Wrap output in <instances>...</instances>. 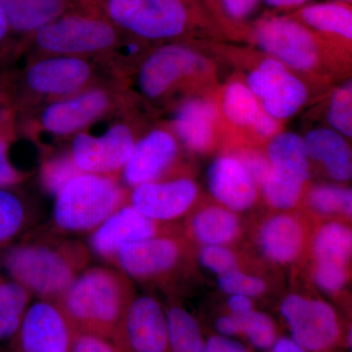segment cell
<instances>
[{
  "instance_id": "cell-45",
  "label": "cell",
  "mask_w": 352,
  "mask_h": 352,
  "mask_svg": "<svg viewBox=\"0 0 352 352\" xmlns=\"http://www.w3.org/2000/svg\"><path fill=\"white\" fill-rule=\"evenodd\" d=\"M15 113L0 94V136H15Z\"/></svg>"
},
{
  "instance_id": "cell-38",
  "label": "cell",
  "mask_w": 352,
  "mask_h": 352,
  "mask_svg": "<svg viewBox=\"0 0 352 352\" xmlns=\"http://www.w3.org/2000/svg\"><path fill=\"white\" fill-rule=\"evenodd\" d=\"M19 59V44L14 38L3 7L0 3V74Z\"/></svg>"
},
{
  "instance_id": "cell-48",
  "label": "cell",
  "mask_w": 352,
  "mask_h": 352,
  "mask_svg": "<svg viewBox=\"0 0 352 352\" xmlns=\"http://www.w3.org/2000/svg\"><path fill=\"white\" fill-rule=\"evenodd\" d=\"M270 352H309L296 344L291 338L279 337Z\"/></svg>"
},
{
  "instance_id": "cell-33",
  "label": "cell",
  "mask_w": 352,
  "mask_h": 352,
  "mask_svg": "<svg viewBox=\"0 0 352 352\" xmlns=\"http://www.w3.org/2000/svg\"><path fill=\"white\" fill-rule=\"evenodd\" d=\"M80 173L68 149L55 154L47 152L41 164V182L48 193L56 197L69 180Z\"/></svg>"
},
{
  "instance_id": "cell-39",
  "label": "cell",
  "mask_w": 352,
  "mask_h": 352,
  "mask_svg": "<svg viewBox=\"0 0 352 352\" xmlns=\"http://www.w3.org/2000/svg\"><path fill=\"white\" fill-rule=\"evenodd\" d=\"M69 352H122L112 340L95 333H74Z\"/></svg>"
},
{
  "instance_id": "cell-50",
  "label": "cell",
  "mask_w": 352,
  "mask_h": 352,
  "mask_svg": "<svg viewBox=\"0 0 352 352\" xmlns=\"http://www.w3.org/2000/svg\"><path fill=\"white\" fill-rule=\"evenodd\" d=\"M205 2L206 6L208 7L212 12L215 14L217 18L220 20V22H226L224 20L223 14H222L221 6H220L219 0H203Z\"/></svg>"
},
{
  "instance_id": "cell-49",
  "label": "cell",
  "mask_w": 352,
  "mask_h": 352,
  "mask_svg": "<svg viewBox=\"0 0 352 352\" xmlns=\"http://www.w3.org/2000/svg\"><path fill=\"white\" fill-rule=\"evenodd\" d=\"M308 0H264L266 6L277 10H287V9L300 8L305 6Z\"/></svg>"
},
{
  "instance_id": "cell-4",
  "label": "cell",
  "mask_w": 352,
  "mask_h": 352,
  "mask_svg": "<svg viewBox=\"0 0 352 352\" xmlns=\"http://www.w3.org/2000/svg\"><path fill=\"white\" fill-rule=\"evenodd\" d=\"M126 85L107 82L43 104L15 116L16 132L41 145L50 139L54 144L69 141L131 104Z\"/></svg>"
},
{
  "instance_id": "cell-13",
  "label": "cell",
  "mask_w": 352,
  "mask_h": 352,
  "mask_svg": "<svg viewBox=\"0 0 352 352\" xmlns=\"http://www.w3.org/2000/svg\"><path fill=\"white\" fill-rule=\"evenodd\" d=\"M112 340L122 352H170L168 318L156 298L132 300Z\"/></svg>"
},
{
  "instance_id": "cell-37",
  "label": "cell",
  "mask_w": 352,
  "mask_h": 352,
  "mask_svg": "<svg viewBox=\"0 0 352 352\" xmlns=\"http://www.w3.org/2000/svg\"><path fill=\"white\" fill-rule=\"evenodd\" d=\"M200 261L205 267L219 276L239 270L235 254L224 245H206L201 250Z\"/></svg>"
},
{
  "instance_id": "cell-30",
  "label": "cell",
  "mask_w": 352,
  "mask_h": 352,
  "mask_svg": "<svg viewBox=\"0 0 352 352\" xmlns=\"http://www.w3.org/2000/svg\"><path fill=\"white\" fill-rule=\"evenodd\" d=\"M166 318L170 352H206V340L193 315L184 308L173 307Z\"/></svg>"
},
{
  "instance_id": "cell-16",
  "label": "cell",
  "mask_w": 352,
  "mask_h": 352,
  "mask_svg": "<svg viewBox=\"0 0 352 352\" xmlns=\"http://www.w3.org/2000/svg\"><path fill=\"white\" fill-rule=\"evenodd\" d=\"M198 196V187L189 178H173L133 187L129 204L148 219L170 221L184 214Z\"/></svg>"
},
{
  "instance_id": "cell-40",
  "label": "cell",
  "mask_w": 352,
  "mask_h": 352,
  "mask_svg": "<svg viewBox=\"0 0 352 352\" xmlns=\"http://www.w3.org/2000/svg\"><path fill=\"white\" fill-rule=\"evenodd\" d=\"M234 157L244 166L245 170L251 175L254 183L261 186L270 171L268 157L252 150L238 152Z\"/></svg>"
},
{
  "instance_id": "cell-15",
  "label": "cell",
  "mask_w": 352,
  "mask_h": 352,
  "mask_svg": "<svg viewBox=\"0 0 352 352\" xmlns=\"http://www.w3.org/2000/svg\"><path fill=\"white\" fill-rule=\"evenodd\" d=\"M74 329L58 303L30 305L15 337V352H69Z\"/></svg>"
},
{
  "instance_id": "cell-14",
  "label": "cell",
  "mask_w": 352,
  "mask_h": 352,
  "mask_svg": "<svg viewBox=\"0 0 352 352\" xmlns=\"http://www.w3.org/2000/svg\"><path fill=\"white\" fill-rule=\"evenodd\" d=\"M248 87L275 120L288 119L307 100V89L283 63L270 58L248 76Z\"/></svg>"
},
{
  "instance_id": "cell-44",
  "label": "cell",
  "mask_w": 352,
  "mask_h": 352,
  "mask_svg": "<svg viewBox=\"0 0 352 352\" xmlns=\"http://www.w3.org/2000/svg\"><path fill=\"white\" fill-rule=\"evenodd\" d=\"M206 352H252L239 340L224 336L212 335L206 340Z\"/></svg>"
},
{
  "instance_id": "cell-31",
  "label": "cell",
  "mask_w": 352,
  "mask_h": 352,
  "mask_svg": "<svg viewBox=\"0 0 352 352\" xmlns=\"http://www.w3.org/2000/svg\"><path fill=\"white\" fill-rule=\"evenodd\" d=\"M235 339L244 338L248 344L261 351H270L279 336L276 324L266 314L252 309L244 314H232Z\"/></svg>"
},
{
  "instance_id": "cell-43",
  "label": "cell",
  "mask_w": 352,
  "mask_h": 352,
  "mask_svg": "<svg viewBox=\"0 0 352 352\" xmlns=\"http://www.w3.org/2000/svg\"><path fill=\"white\" fill-rule=\"evenodd\" d=\"M347 268L316 265L315 282L323 291L335 293L344 288L347 282Z\"/></svg>"
},
{
  "instance_id": "cell-1",
  "label": "cell",
  "mask_w": 352,
  "mask_h": 352,
  "mask_svg": "<svg viewBox=\"0 0 352 352\" xmlns=\"http://www.w3.org/2000/svg\"><path fill=\"white\" fill-rule=\"evenodd\" d=\"M140 47L97 9L66 14L41 28L21 44L19 58L25 61L48 56L103 60L126 80L127 61L139 54Z\"/></svg>"
},
{
  "instance_id": "cell-9",
  "label": "cell",
  "mask_w": 352,
  "mask_h": 352,
  "mask_svg": "<svg viewBox=\"0 0 352 352\" xmlns=\"http://www.w3.org/2000/svg\"><path fill=\"white\" fill-rule=\"evenodd\" d=\"M270 171L263 185L266 200L278 210H289L300 201L310 177L309 156L305 140L293 132L273 136L267 149Z\"/></svg>"
},
{
  "instance_id": "cell-29",
  "label": "cell",
  "mask_w": 352,
  "mask_h": 352,
  "mask_svg": "<svg viewBox=\"0 0 352 352\" xmlns=\"http://www.w3.org/2000/svg\"><path fill=\"white\" fill-rule=\"evenodd\" d=\"M31 298V293L17 282L11 279L0 282V344L15 337Z\"/></svg>"
},
{
  "instance_id": "cell-2",
  "label": "cell",
  "mask_w": 352,
  "mask_h": 352,
  "mask_svg": "<svg viewBox=\"0 0 352 352\" xmlns=\"http://www.w3.org/2000/svg\"><path fill=\"white\" fill-rule=\"evenodd\" d=\"M107 82L126 85L103 60L41 57L28 60L22 68L8 69L0 74V94L16 116Z\"/></svg>"
},
{
  "instance_id": "cell-54",
  "label": "cell",
  "mask_w": 352,
  "mask_h": 352,
  "mask_svg": "<svg viewBox=\"0 0 352 352\" xmlns=\"http://www.w3.org/2000/svg\"><path fill=\"white\" fill-rule=\"evenodd\" d=\"M94 1H95V0H94Z\"/></svg>"
},
{
  "instance_id": "cell-32",
  "label": "cell",
  "mask_w": 352,
  "mask_h": 352,
  "mask_svg": "<svg viewBox=\"0 0 352 352\" xmlns=\"http://www.w3.org/2000/svg\"><path fill=\"white\" fill-rule=\"evenodd\" d=\"M222 109L232 124L251 127L263 111L251 89L242 82H232L227 87Z\"/></svg>"
},
{
  "instance_id": "cell-20",
  "label": "cell",
  "mask_w": 352,
  "mask_h": 352,
  "mask_svg": "<svg viewBox=\"0 0 352 352\" xmlns=\"http://www.w3.org/2000/svg\"><path fill=\"white\" fill-rule=\"evenodd\" d=\"M14 38L21 44L44 25L76 11L97 10L85 0H0Z\"/></svg>"
},
{
  "instance_id": "cell-17",
  "label": "cell",
  "mask_w": 352,
  "mask_h": 352,
  "mask_svg": "<svg viewBox=\"0 0 352 352\" xmlns=\"http://www.w3.org/2000/svg\"><path fill=\"white\" fill-rule=\"evenodd\" d=\"M178 157V143L168 129L157 127L138 138L129 162L122 171L129 186L163 179Z\"/></svg>"
},
{
  "instance_id": "cell-34",
  "label": "cell",
  "mask_w": 352,
  "mask_h": 352,
  "mask_svg": "<svg viewBox=\"0 0 352 352\" xmlns=\"http://www.w3.org/2000/svg\"><path fill=\"white\" fill-rule=\"evenodd\" d=\"M307 200L310 208L317 214L351 217V189L336 185H319L310 191Z\"/></svg>"
},
{
  "instance_id": "cell-41",
  "label": "cell",
  "mask_w": 352,
  "mask_h": 352,
  "mask_svg": "<svg viewBox=\"0 0 352 352\" xmlns=\"http://www.w3.org/2000/svg\"><path fill=\"white\" fill-rule=\"evenodd\" d=\"M226 24H242L258 9L261 0H219Z\"/></svg>"
},
{
  "instance_id": "cell-22",
  "label": "cell",
  "mask_w": 352,
  "mask_h": 352,
  "mask_svg": "<svg viewBox=\"0 0 352 352\" xmlns=\"http://www.w3.org/2000/svg\"><path fill=\"white\" fill-rule=\"evenodd\" d=\"M215 117L214 104L201 99H190L176 109L173 129L187 148L196 152L206 151L214 139Z\"/></svg>"
},
{
  "instance_id": "cell-28",
  "label": "cell",
  "mask_w": 352,
  "mask_h": 352,
  "mask_svg": "<svg viewBox=\"0 0 352 352\" xmlns=\"http://www.w3.org/2000/svg\"><path fill=\"white\" fill-rule=\"evenodd\" d=\"M316 265L347 268L352 252L351 229L340 222H330L314 238Z\"/></svg>"
},
{
  "instance_id": "cell-3",
  "label": "cell",
  "mask_w": 352,
  "mask_h": 352,
  "mask_svg": "<svg viewBox=\"0 0 352 352\" xmlns=\"http://www.w3.org/2000/svg\"><path fill=\"white\" fill-rule=\"evenodd\" d=\"M89 263L87 248L53 234H34L0 252L11 280L39 298L58 302Z\"/></svg>"
},
{
  "instance_id": "cell-51",
  "label": "cell",
  "mask_w": 352,
  "mask_h": 352,
  "mask_svg": "<svg viewBox=\"0 0 352 352\" xmlns=\"http://www.w3.org/2000/svg\"><path fill=\"white\" fill-rule=\"evenodd\" d=\"M333 1L342 2V3L351 4V6L352 0H333Z\"/></svg>"
},
{
  "instance_id": "cell-53",
  "label": "cell",
  "mask_w": 352,
  "mask_h": 352,
  "mask_svg": "<svg viewBox=\"0 0 352 352\" xmlns=\"http://www.w3.org/2000/svg\"><path fill=\"white\" fill-rule=\"evenodd\" d=\"M2 279H3V278H2L1 276H0V282L2 281Z\"/></svg>"
},
{
  "instance_id": "cell-36",
  "label": "cell",
  "mask_w": 352,
  "mask_h": 352,
  "mask_svg": "<svg viewBox=\"0 0 352 352\" xmlns=\"http://www.w3.org/2000/svg\"><path fill=\"white\" fill-rule=\"evenodd\" d=\"M219 288L228 295H240L254 298L265 292L266 286L258 277L245 274L240 270L231 271L219 276Z\"/></svg>"
},
{
  "instance_id": "cell-25",
  "label": "cell",
  "mask_w": 352,
  "mask_h": 352,
  "mask_svg": "<svg viewBox=\"0 0 352 352\" xmlns=\"http://www.w3.org/2000/svg\"><path fill=\"white\" fill-rule=\"evenodd\" d=\"M294 19L311 31L330 34L351 41L352 39V11L351 4L330 1L303 6Z\"/></svg>"
},
{
  "instance_id": "cell-18",
  "label": "cell",
  "mask_w": 352,
  "mask_h": 352,
  "mask_svg": "<svg viewBox=\"0 0 352 352\" xmlns=\"http://www.w3.org/2000/svg\"><path fill=\"white\" fill-rule=\"evenodd\" d=\"M182 258V245L175 238L156 236L122 247L113 264L138 280H152L171 272Z\"/></svg>"
},
{
  "instance_id": "cell-7",
  "label": "cell",
  "mask_w": 352,
  "mask_h": 352,
  "mask_svg": "<svg viewBox=\"0 0 352 352\" xmlns=\"http://www.w3.org/2000/svg\"><path fill=\"white\" fill-rule=\"evenodd\" d=\"M129 200L119 179L80 173L56 195L54 222L58 229L83 232L101 226Z\"/></svg>"
},
{
  "instance_id": "cell-21",
  "label": "cell",
  "mask_w": 352,
  "mask_h": 352,
  "mask_svg": "<svg viewBox=\"0 0 352 352\" xmlns=\"http://www.w3.org/2000/svg\"><path fill=\"white\" fill-rule=\"evenodd\" d=\"M208 183L214 198L234 212L249 210L256 203V184L235 157L215 159L208 168Z\"/></svg>"
},
{
  "instance_id": "cell-42",
  "label": "cell",
  "mask_w": 352,
  "mask_h": 352,
  "mask_svg": "<svg viewBox=\"0 0 352 352\" xmlns=\"http://www.w3.org/2000/svg\"><path fill=\"white\" fill-rule=\"evenodd\" d=\"M15 136H0V187L19 185L27 178L24 173L16 170L8 157L9 145Z\"/></svg>"
},
{
  "instance_id": "cell-10",
  "label": "cell",
  "mask_w": 352,
  "mask_h": 352,
  "mask_svg": "<svg viewBox=\"0 0 352 352\" xmlns=\"http://www.w3.org/2000/svg\"><path fill=\"white\" fill-rule=\"evenodd\" d=\"M291 339L309 352H331L344 340L342 324L329 303L298 295L287 296L281 305Z\"/></svg>"
},
{
  "instance_id": "cell-6",
  "label": "cell",
  "mask_w": 352,
  "mask_h": 352,
  "mask_svg": "<svg viewBox=\"0 0 352 352\" xmlns=\"http://www.w3.org/2000/svg\"><path fill=\"white\" fill-rule=\"evenodd\" d=\"M95 3L120 32L141 43L170 41L198 28L214 25L197 0H95Z\"/></svg>"
},
{
  "instance_id": "cell-47",
  "label": "cell",
  "mask_w": 352,
  "mask_h": 352,
  "mask_svg": "<svg viewBox=\"0 0 352 352\" xmlns=\"http://www.w3.org/2000/svg\"><path fill=\"white\" fill-rule=\"evenodd\" d=\"M228 307L230 314H244L254 309V302L249 296L232 295L228 300Z\"/></svg>"
},
{
  "instance_id": "cell-23",
  "label": "cell",
  "mask_w": 352,
  "mask_h": 352,
  "mask_svg": "<svg viewBox=\"0 0 352 352\" xmlns=\"http://www.w3.org/2000/svg\"><path fill=\"white\" fill-rule=\"evenodd\" d=\"M303 140L308 156L323 164L331 177L340 182L351 179V150L342 134L333 129H316L308 132Z\"/></svg>"
},
{
  "instance_id": "cell-27",
  "label": "cell",
  "mask_w": 352,
  "mask_h": 352,
  "mask_svg": "<svg viewBox=\"0 0 352 352\" xmlns=\"http://www.w3.org/2000/svg\"><path fill=\"white\" fill-rule=\"evenodd\" d=\"M17 186L0 187V252L32 223L31 203Z\"/></svg>"
},
{
  "instance_id": "cell-11",
  "label": "cell",
  "mask_w": 352,
  "mask_h": 352,
  "mask_svg": "<svg viewBox=\"0 0 352 352\" xmlns=\"http://www.w3.org/2000/svg\"><path fill=\"white\" fill-rule=\"evenodd\" d=\"M254 41L285 66L309 71L318 63L319 41L314 32L291 16H271L252 28Z\"/></svg>"
},
{
  "instance_id": "cell-52",
  "label": "cell",
  "mask_w": 352,
  "mask_h": 352,
  "mask_svg": "<svg viewBox=\"0 0 352 352\" xmlns=\"http://www.w3.org/2000/svg\"><path fill=\"white\" fill-rule=\"evenodd\" d=\"M85 1L90 2V3H95L94 0H85ZM95 4H96V3H95Z\"/></svg>"
},
{
  "instance_id": "cell-8",
  "label": "cell",
  "mask_w": 352,
  "mask_h": 352,
  "mask_svg": "<svg viewBox=\"0 0 352 352\" xmlns=\"http://www.w3.org/2000/svg\"><path fill=\"white\" fill-rule=\"evenodd\" d=\"M129 109L131 104L106 118L104 131L85 129L69 139V154L82 173L119 179L138 140Z\"/></svg>"
},
{
  "instance_id": "cell-46",
  "label": "cell",
  "mask_w": 352,
  "mask_h": 352,
  "mask_svg": "<svg viewBox=\"0 0 352 352\" xmlns=\"http://www.w3.org/2000/svg\"><path fill=\"white\" fill-rule=\"evenodd\" d=\"M252 129H254L259 135L263 136V138H270V136L276 135L278 122L274 118L271 117V116L268 115V113L263 110V113H261L258 119H256L254 126H252Z\"/></svg>"
},
{
  "instance_id": "cell-26",
  "label": "cell",
  "mask_w": 352,
  "mask_h": 352,
  "mask_svg": "<svg viewBox=\"0 0 352 352\" xmlns=\"http://www.w3.org/2000/svg\"><path fill=\"white\" fill-rule=\"evenodd\" d=\"M192 232L206 245H226L238 237L240 222L232 210L210 206L199 212L192 220Z\"/></svg>"
},
{
  "instance_id": "cell-19",
  "label": "cell",
  "mask_w": 352,
  "mask_h": 352,
  "mask_svg": "<svg viewBox=\"0 0 352 352\" xmlns=\"http://www.w3.org/2000/svg\"><path fill=\"white\" fill-rule=\"evenodd\" d=\"M159 222L148 219L131 204L122 206L95 229L90 245L102 258L113 263L124 245L160 235Z\"/></svg>"
},
{
  "instance_id": "cell-24",
  "label": "cell",
  "mask_w": 352,
  "mask_h": 352,
  "mask_svg": "<svg viewBox=\"0 0 352 352\" xmlns=\"http://www.w3.org/2000/svg\"><path fill=\"white\" fill-rule=\"evenodd\" d=\"M259 242L264 254L275 263L295 261L303 245V230L298 219L288 214L271 217L261 228Z\"/></svg>"
},
{
  "instance_id": "cell-35",
  "label": "cell",
  "mask_w": 352,
  "mask_h": 352,
  "mask_svg": "<svg viewBox=\"0 0 352 352\" xmlns=\"http://www.w3.org/2000/svg\"><path fill=\"white\" fill-rule=\"evenodd\" d=\"M328 119L333 131L342 136H352V85L346 83L333 92L329 107Z\"/></svg>"
},
{
  "instance_id": "cell-12",
  "label": "cell",
  "mask_w": 352,
  "mask_h": 352,
  "mask_svg": "<svg viewBox=\"0 0 352 352\" xmlns=\"http://www.w3.org/2000/svg\"><path fill=\"white\" fill-rule=\"evenodd\" d=\"M201 64V57L184 44L159 46L141 60L136 69L139 94L154 103L164 102Z\"/></svg>"
},
{
  "instance_id": "cell-5",
  "label": "cell",
  "mask_w": 352,
  "mask_h": 352,
  "mask_svg": "<svg viewBox=\"0 0 352 352\" xmlns=\"http://www.w3.org/2000/svg\"><path fill=\"white\" fill-rule=\"evenodd\" d=\"M132 300L131 285L124 272L95 266L83 270L57 303L74 332L112 340Z\"/></svg>"
}]
</instances>
